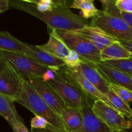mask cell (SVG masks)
Instances as JSON below:
<instances>
[{"instance_id": "24", "label": "cell", "mask_w": 132, "mask_h": 132, "mask_svg": "<svg viewBox=\"0 0 132 132\" xmlns=\"http://www.w3.org/2000/svg\"><path fill=\"white\" fill-rule=\"evenodd\" d=\"M63 61L65 63L67 68L70 69H76L85 60L82 59L77 52L73 50H70L69 54L63 59Z\"/></svg>"}, {"instance_id": "2", "label": "cell", "mask_w": 132, "mask_h": 132, "mask_svg": "<svg viewBox=\"0 0 132 132\" xmlns=\"http://www.w3.org/2000/svg\"><path fill=\"white\" fill-rule=\"evenodd\" d=\"M21 89L15 102L21 104L35 116H41L61 132H66L61 117L46 104L36 89L27 80L21 78Z\"/></svg>"}, {"instance_id": "18", "label": "cell", "mask_w": 132, "mask_h": 132, "mask_svg": "<svg viewBox=\"0 0 132 132\" xmlns=\"http://www.w3.org/2000/svg\"><path fill=\"white\" fill-rule=\"evenodd\" d=\"M0 50L25 55V43L20 41L6 31H0Z\"/></svg>"}, {"instance_id": "25", "label": "cell", "mask_w": 132, "mask_h": 132, "mask_svg": "<svg viewBox=\"0 0 132 132\" xmlns=\"http://www.w3.org/2000/svg\"><path fill=\"white\" fill-rule=\"evenodd\" d=\"M29 3L34 5L37 11L40 12L52 11L55 9L54 0H25Z\"/></svg>"}, {"instance_id": "10", "label": "cell", "mask_w": 132, "mask_h": 132, "mask_svg": "<svg viewBox=\"0 0 132 132\" xmlns=\"http://www.w3.org/2000/svg\"><path fill=\"white\" fill-rule=\"evenodd\" d=\"M25 55L34 61L38 64L45 67L59 71L66 68L65 63L63 59L54 57L38 47V45H32L25 43Z\"/></svg>"}, {"instance_id": "6", "label": "cell", "mask_w": 132, "mask_h": 132, "mask_svg": "<svg viewBox=\"0 0 132 132\" xmlns=\"http://www.w3.org/2000/svg\"><path fill=\"white\" fill-rule=\"evenodd\" d=\"M90 25L101 28L119 41H132V30L128 24L122 18L106 14L103 10H99Z\"/></svg>"}, {"instance_id": "14", "label": "cell", "mask_w": 132, "mask_h": 132, "mask_svg": "<svg viewBox=\"0 0 132 132\" xmlns=\"http://www.w3.org/2000/svg\"><path fill=\"white\" fill-rule=\"evenodd\" d=\"M76 69L78 70L82 76L101 93L106 95L110 90L108 82L98 72L94 63L85 61Z\"/></svg>"}, {"instance_id": "34", "label": "cell", "mask_w": 132, "mask_h": 132, "mask_svg": "<svg viewBox=\"0 0 132 132\" xmlns=\"http://www.w3.org/2000/svg\"><path fill=\"white\" fill-rule=\"evenodd\" d=\"M128 121L130 122V124H131V128L130 129V130H131V131L132 132V116H131L130 117H129L128 118Z\"/></svg>"}, {"instance_id": "5", "label": "cell", "mask_w": 132, "mask_h": 132, "mask_svg": "<svg viewBox=\"0 0 132 132\" xmlns=\"http://www.w3.org/2000/svg\"><path fill=\"white\" fill-rule=\"evenodd\" d=\"M59 38L66 44L68 48L77 52L86 61L95 63L101 62V51L90 41L73 31L55 30Z\"/></svg>"}, {"instance_id": "20", "label": "cell", "mask_w": 132, "mask_h": 132, "mask_svg": "<svg viewBox=\"0 0 132 132\" xmlns=\"http://www.w3.org/2000/svg\"><path fill=\"white\" fill-rule=\"evenodd\" d=\"M0 116L8 122L11 127L18 121H23L15 109L14 102L0 94Z\"/></svg>"}, {"instance_id": "32", "label": "cell", "mask_w": 132, "mask_h": 132, "mask_svg": "<svg viewBox=\"0 0 132 132\" xmlns=\"http://www.w3.org/2000/svg\"><path fill=\"white\" fill-rule=\"evenodd\" d=\"M119 42L131 53L132 57V41H119Z\"/></svg>"}, {"instance_id": "9", "label": "cell", "mask_w": 132, "mask_h": 132, "mask_svg": "<svg viewBox=\"0 0 132 132\" xmlns=\"http://www.w3.org/2000/svg\"><path fill=\"white\" fill-rule=\"evenodd\" d=\"M28 81L46 104L60 117L62 111L67 106L55 90L41 78H33Z\"/></svg>"}, {"instance_id": "12", "label": "cell", "mask_w": 132, "mask_h": 132, "mask_svg": "<svg viewBox=\"0 0 132 132\" xmlns=\"http://www.w3.org/2000/svg\"><path fill=\"white\" fill-rule=\"evenodd\" d=\"M90 41L100 51L119 40L98 27L87 24L84 28L73 31Z\"/></svg>"}, {"instance_id": "35", "label": "cell", "mask_w": 132, "mask_h": 132, "mask_svg": "<svg viewBox=\"0 0 132 132\" xmlns=\"http://www.w3.org/2000/svg\"><path fill=\"white\" fill-rule=\"evenodd\" d=\"M0 14H1V12H0Z\"/></svg>"}, {"instance_id": "29", "label": "cell", "mask_w": 132, "mask_h": 132, "mask_svg": "<svg viewBox=\"0 0 132 132\" xmlns=\"http://www.w3.org/2000/svg\"><path fill=\"white\" fill-rule=\"evenodd\" d=\"M13 132H29L23 121H18L12 127Z\"/></svg>"}, {"instance_id": "22", "label": "cell", "mask_w": 132, "mask_h": 132, "mask_svg": "<svg viewBox=\"0 0 132 132\" xmlns=\"http://www.w3.org/2000/svg\"><path fill=\"white\" fill-rule=\"evenodd\" d=\"M105 96L110 101L112 108L120 112L125 117H128V119L132 116V109L130 105L121 99L112 89L110 88Z\"/></svg>"}, {"instance_id": "11", "label": "cell", "mask_w": 132, "mask_h": 132, "mask_svg": "<svg viewBox=\"0 0 132 132\" xmlns=\"http://www.w3.org/2000/svg\"><path fill=\"white\" fill-rule=\"evenodd\" d=\"M21 89V77L7 65L6 68L0 73V94L15 103Z\"/></svg>"}, {"instance_id": "17", "label": "cell", "mask_w": 132, "mask_h": 132, "mask_svg": "<svg viewBox=\"0 0 132 132\" xmlns=\"http://www.w3.org/2000/svg\"><path fill=\"white\" fill-rule=\"evenodd\" d=\"M60 117L66 132H82V117L80 110L66 107Z\"/></svg>"}, {"instance_id": "4", "label": "cell", "mask_w": 132, "mask_h": 132, "mask_svg": "<svg viewBox=\"0 0 132 132\" xmlns=\"http://www.w3.org/2000/svg\"><path fill=\"white\" fill-rule=\"evenodd\" d=\"M2 58L21 78L27 81L33 78L42 79L44 74L50 70L23 54L2 51Z\"/></svg>"}, {"instance_id": "28", "label": "cell", "mask_w": 132, "mask_h": 132, "mask_svg": "<svg viewBox=\"0 0 132 132\" xmlns=\"http://www.w3.org/2000/svg\"><path fill=\"white\" fill-rule=\"evenodd\" d=\"M115 3L121 11L132 14V0H117Z\"/></svg>"}, {"instance_id": "15", "label": "cell", "mask_w": 132, "mask_h": 132, "mask_svg": "<svg viewBox=\"0 0 132 132\" xmlns=\"http://www.w3.org/2000/svg\"><path fill=\"white\" fill-rule=\"evenodd\" d=\"M82 117V132H112L94 113L92 104L80 110Z\"/></svg>"}, {"instance_id": "1", "label": "cell", "mask_w": 132, "mask_h": 132, "mask_svg": "<svg viewBox=\"0 0 132 132\" xmlns=\"http://www.w3.org/2000/svg\"><path fill=\"white\" fill-rule=\"evenodd\" d=\"M10 7L28 13L46 23L48 28L63 31H75L88 24L87 21L70 10V9L57 8L52 11L40 12L34 5L25 0H11Z\"/></svg>"}, {"instance_id": "26", "label": "cell", "mask_w": 132, "mask_h": 132, "mask_svg": "<svg viewBox=\"0 0 132 132\" xmlns=\"http://www.w3.org/2000/svg\"><path fill=\"white\" fill-rule=\"evenodd\" d=\"M108 85L110 88L112 89L125 103L129 104L132 102V92L130 90L112 83H108Z\"/></svg>"}, {"instance_id": "33", "label": "cell", "mask_w": 132, "mask_h": 132, "mask_svg": "<svg viewBox=\"0 0 132 132\" xmlns=\"http://www.w3.org/2000/svg\"><path fill=\"white\" fill-rule=\"evenodd\" d=\"M6 67L7 65L2 58V51L0 50V73H1L6 68Z\"/></svg>"}, {"instance_id": "3", "label": "cell", "mask_w": 132, "mask_h": 132, "mask_svg": "<svg viewBox=\"0 0 132 132\" xmlns=\"http://www.w3.org/2000/svg\"><path fill=\"white\" fill-rule=\"evenodd\" d=\"M47 82L59 94L67 107L81 110L90 104L88 98L63 74L61 70L55 71L54 77Z\"/></svg>"}, {"instance_id": "30", "label": "cell", "mask_w": 132, "mask_h": 132, "mask_svg": "<svg viewBox=\"0 0 132 132\" xmlns=\"http://www.w3.org/2000/svg\"><path fill=\"white\" fill-rule=\"evenodd\" d=\"M31 132H61L57 129L54 128V126L49 125L47 128L43 129H37V128H32Z\"/></svg>"}, {"instance_id": "27", "label": "cell", "mask_w": 132, "mask_h": 132, "mask_svg": "<svg viewBox=\"0 0 132 132\" xmlns=\"http://www.w3.org/2000/svg\"><path fill=\"white\" fill-rule=\"evenodd\" d=\"M30 124L32 128L37 129L46 128L49 125L48 122L45 119L38 116H35L32 119Z\"/></svg>"}, {"instance_id": "7", "label": "cell", "mask_w": 132, "mask_h": 132, "mask_svg": "<svg viewBox=\"0 0 132 132\" xmlns=\"http://www.w3.org/2000/svg\"><path fill=\"white\" fill-rule=\"evenodd\" d=\"M95 116L104 122L112 132H119L131 128L128 120L120 112L111 107L103 101H97L92 104Z\"/></svg>"}, {"instance_id": "21", "label": "cell", "mask_w": 132, "mask_h": 132, "mask_svg": "<svg viewBox=\"0 0 132 132\" xmlns=\"http://www.w3.org/2000/svg\"><path fill=\"white\" fill-rule=\"evenodd\" d=\"M70 8L81 10V17L85 19L95 18L100 10L95 7L94 1L92 0H75L71 4Z\"/></svg>"}, {"instance_id": "8", "label": "cell", "mask_w": 132, "mask_h": 132, "mask_svg": "<svg viewBox=\"0 0 132 132\" xmlns=\"http://www.w3.org/2000/svg\"><path fill=\"white\" fill-rule=\"evenodd\" d=\"M61 71L63 74L72 81L88 99H91L94 102L99 100L103 101L112 107L110 102L106 97L101 93L92 84L90 83L78 70L70 69L66 67L62 69Z\"/></svg>"}, {"instance_id": "16", "label": "cell", "mask_w": 132, "mask_h": 132, "mask_svg": "<svg viewBox=\"0 0 132 132\" xmlns=\"http://www.w3.org/2000/svg\"><path fill=\"white\" fill-rule=\"evenodd\" d=\"M49 29L50 37L48 41L44 45H38V47L54 57L63 60L69 54L70 49L57 35L55 30L48 28Z\"/></svg>"}, {"instance_id": "13", "label": "cell", "mask_w": 132, "mask_h": 132, "mask_svg": "<svg viewBox=\"0 0 132 132\" xmlns=\"http://www.w3.org/2000/svg\"><path fill=\"white\" fill-rule=\"evenodd\" d=\"M98 72L108 82L127 88L132 92V77L119 70L104 64L103 62L94 64Z\"/></svg>"}, {"instance_id": "19", "label": "cell", "mask_w": 132, "mask_h": 132, "mask_svg": "<svg viewBox=\"0 0 132 132\" xmlns=\"http://www.w3.org/2000/svg\"><path fill=\"white\" fill-rule=\"evenodd\" d=\"M100 56L101 62H103L129 59L131 57V54L119 41H117L102 50Z\"/></svg>"}, {"instance_id": "31", "label": "cell", "mask_w": 132, "mask_h": 132, "mask_svg": "<svg viewBox=\"0 0 132 132\" xmlns=\"http://www.w3.org/2000/svg\"><path fill=\"white\" fill-rule=\"evenodd\" d=\"M10 8V0H0V12L6 11Z\"/></svg>"}, {"instance_id": "23", "label": "cell", "mask_w": 132, "mask_h": 132, "mask_svg": "<svg viewBox=\"0 0 132 132\" xmlns=\"http://www.w3.org/2000/svg\"><path fill=\"white\" fill-rule=\"evenodd\" d=\"M103 63L112 68L125 72L132 77V57L119 60L107 61H103Z\"/></svg>"}]
</instances>
